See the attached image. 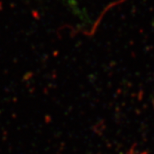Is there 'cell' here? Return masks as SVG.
I'll use <instances>...</instances> for the list:
<instances>
[{
  "mask_svg": "<svg viewBox=\"0 0 154 154\" xmlns=\"http://www.w3.org/2000/svg\"><path fill=\"white\" fill-rule=\"evenodd\" d=\"M65 1L67 3H69V5H75L78 0H65Z\"/></svg>",
  "mask_w": 154,
  "mask_h": 154,
  "instance_id": "obj_1",
  "label": "cell"
}]
</instances>
